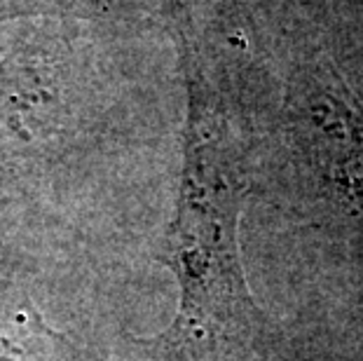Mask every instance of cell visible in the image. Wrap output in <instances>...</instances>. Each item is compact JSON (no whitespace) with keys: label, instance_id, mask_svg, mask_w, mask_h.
Returning <instances> with one entry per match:
<instances>
[{"label":"cell","instance_id":"cell-1","mask_svg":"<svg viewBox=\"0 0 363 361\" xmlns=\"http://www.w3.org/2000/svg\"><path fill=\"white\" fill-rule=\"evenodd\" d=\"M249 181L246 139L220 91L190 64L181 193L160 253L181 301L152 361L267 359L272 328L251 296L237 240Z\"/></svg>","mask_w":363,"mask_h":361},{"label":"cell","instance_id":"cell-2","mask_svg":"<svg viewBox=\"0 0 363 361\" xmlns=\"http://www.w3.org/2000/svg\"><path fill=\"white\" fill-rule=\"evenodd\" d=\"M298 129L321 195L340 216L363 223V101L333 66L305 78Z\"/></svg>","mask_w":363,"mask_h":361},{"label":"cell","instance_id":"cell-3","mask_svg":"<svg viewBox=\"0 0 363 361\" xmlns=\"http://www.w3.org/2000/svg\"><path fill=\"white\" fill-rule=\"evenodd\" d=\"M0 361H89L30 307L0 305Z\"/></svg>","mask_w":363,"mask_h":361},{"label":"cell","instance_id":"cell-4","mask_svg":"<svg viewBox=\"0 0 363 361\" xmlns=\"http://www.w3.org/2000/svg\"><path fill=\"white\" fill-rule=\"evenodd\" d=\"M104 0H0V21L26 17V14H59V12H91Z\"/></svg>","mask_w":363,"mask_h":361}]
</instances>
